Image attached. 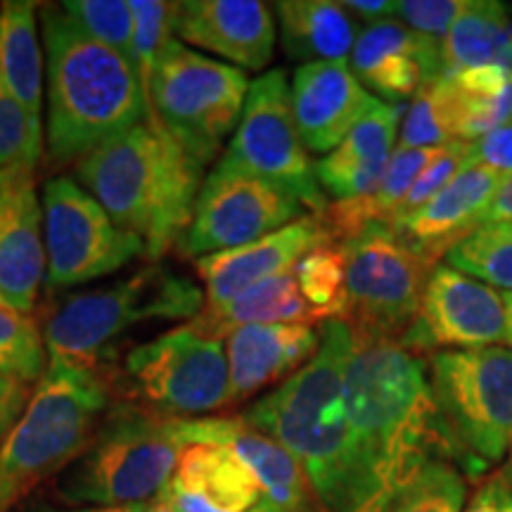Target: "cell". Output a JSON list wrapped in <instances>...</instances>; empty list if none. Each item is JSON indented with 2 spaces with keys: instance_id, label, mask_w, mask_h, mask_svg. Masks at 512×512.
I'll use <instances>...</instances> for the list:
<instances>
[{
  "instance_id": "1",
  "label": "cell",
  "mask_w": 512,
  "mask_h": 512,
  "mask_svg": "<svg viewBox=\"0 0 512 512\" xmlns=\"http://www.w3.org/2000/svg\"><path fill=\"white\" fill-rule=\"evenodd\" d=\"M344 403L356 463L351 512H389L422 465L453 458L430 366L399 339L354 337Z\"/></svg>"
},
{
  "instance_id": "2",
  "label": "cell",
  "mask_w": 512,
  "mask_h": 512,
  "mask_svg": "<svg viewBox=\"0 0 512 512\" xmlns=\"http://www.w3.org/2000/svg\"><path fill=\"white\" fill-rule=\"evenodd\" d=\"M351 351L354 332L347 320H325L316 356L240 415L297 460L325 512L354 508V441L344 403Z\"/></svg>"
},
{
  "instance_id": "3",
  "label": "cell",
  "mask_w": 512,
  "mask_h": 512,
  "mask_svg": "<svg viewBox=\"0 0 512 512\" xmlns=\"http://www.w3.org/2000/svg\"><path fill=\"white\" fill-rule=\"evenodd\" d=\"M46 48V150L55 166L79 164L150 114L131 62L79 29L60 3L38 8Z\"/></svg>"
},
{
  "instance_id": "4",
  "label": "cell",
  "mask_w": 512,
  "mask_h": 512,
  "mask_svg": "<svg viewBox=\"0 0 512 512\" xmlns=\"http://www.w3.org/2000/svg\"><path fill=\"white\" fill-rule=\"evenodd\" d=\"M202 169L155 114L100 145L76 164V178L150 259L178 249L190 228Z\"/></svg>"
},
{
  "instance_id": "5",
  "label": "cell",
  "mask_w": 512,
  "mask_h": 512,
  "mask_svg": "<svg viewBox=\"0 0 512 512\" xmlns=\"http://www.w3.org/2000/svg\"><path fill=\"white\" fill-rule=\"evenodd\" d=\"M110 411V384L98 363L48 358L27 411L0 446V512H10L43 479L69 467Z\"/></svg>"
},
{
  "instance_id": "6",
  "label": "cell",
  "mask_w": 512,
  "mask_h": 512,
  "mask_svg": "<svg viewBox=\"0 0 512 512\" xmlns=\"http://www.w3.org/2000/svg\"><path fill=\"white\" fill-rule=\"evenodd\" d=\"M169 415L117 403L100 420L91 444L60 479V496L95 508H128L152 501L174 477L183 444Z\"/></svg>"
},
{
  "instance_id": "7",
  "label": "cell",
  "mask_w": 512,
  "mask_h": 512,
  "mask_svg": "<svg viewBox=\"0 0 512 512\" xmlns=\"http://www.w3.org/2000/svg\"><path fill=\"white\" fill-rule=\"evenodd\" d=\"M207 304L202 287L166 266H145L131 278L67 297L43 325L48 358L98 363L136 325L190 320Z\"/></svg>"
},
{
  "instance_id": "8",
  "label": "cell",
  "mask_w": 512,
  "mask_h": 512,
  "mask_svg": "<svg viewBox=\"0 0 512 512\" xmlns=\"http://www.w3.org/2000/svg\"><path fill=\"white\" fill-rule=\"evenodd\" d=\"M427 366L453 458L467 477L484 475L512 448V351H439Z\"/></svg>"
},
{
  "instance_id": "9",
  "label": "cell",
  "mask_w": 512,
  "mask_h": 512,
  "mask_svg": "<svg viewBox=\"0 0 512 512\" xmlns=\"http://www.w3.org/2000/svg\"><path fill=\"white\" fill-rule=\"evenodd\" d=\"M249 93V79L238 67L214 60L174 41L152 69L147 102L178 145L207 166L235 133Z\"/></svg>"
},
{
  "instance_id": "10",
  "label": "cell",
  "mask_w": 512,
  "mask_h": 512,
  "mask_svg": "<svg viewBox=\"0 0 512 512\" xmlns=\"http://www.w3.org/2000/svg\"><path fill=\"white\" fill-rule=\"evenodd\" d=\"M219 162L287 192L309 214L323 216L328 209L309 150L297 131L283 69H271L249 83L242 119Z\"/></svg>"
},
{
  "instance_id": "11",
  "label": "cell",
  "mask_w": 512,
  "mask_h": 512,
  "mask_svg": "<svg viewBox=\"0 0 512 512\" xmlns=\"http://www.w3.org/2000/svg\"><path fill=\"white\" fill-rule=\"evenodd\" d=\"M347 256V323L356 339H399L418 316L432 268L389 223H370L342 242Z\"/></svg>"
},
{
  "instance_id": "12",
  "label": "cell",
  "mask_w": 512,
  "mask_h": 512,
  "mask_svg": "<svg viewBox=\"0 0 512 512\" xmlns=\"http://www.w3.org/2000/svg\"><path fill=\"white\" fill-rule=\"evenodd\" d=\"M128 392L169 418L202 415L233 403L226 344L188 323L140 344L126 356Z\"/></svg>"
},
{
  "instance_id": "13",
  "label": "cell",
  "mask_w": 512,
  "mask_h": 512,
  "mask_svg": "<svg viewBox=\"0 0 512 512\" xmlns=\"http://www.w3.org/2000/svg\"><path fill=\"white\" fill-rule=\"evenodd\" d=\"M41 207L46 283L53 290L86 285L147 256L143 242L121 230L91 192L72 178L60 176L43 185Z\"/></svg>"
},
{
  "instance_id": "14",
  "label": "cell",
  "mask_w": 512,
  "mask_h": 512,
  "mask_svg": "<svg viewBox=\"0 0 512 512\" xmlns=\"http://www.w3.org/2000/svg\"><path fill=\"white\" fill-rule=\"evenodd\" d=\"M306 211L287 192L219 162L202 183L178 249L195 259L226 252L304 219Z\"/></svg>"
},
{
  "instance_id": "15",
  "label": "cell",
  "mask_w": 512,
  "mask_h": 512,
  "mask_svg": "<svg viewBox=\"0 0 512 512\" xmlns=\"http://www.w3.org/2000/svg\"><path fill=\"white\" fill-rule=\"evenodd\" d=\"M508 342L503 294L448 264H437L427 275L420 309L401 337L415 354L470 351L501 347Z\"/></svg>"
},
{
  "instance_id": "16",
  "label": "cell",
  "mask_w": 512,
  "mask_h": 512,
  "mask_svg": "<svg viewBox=\"0 0 512 512\" xmlns=\"http://www.w3.org/2000/svg\"><path fill=\"white\" fill-rule=\"evenodd\" d=\"M332 242L320 216L306 214L304 219L247 245L226 249L197 259V275L204 283V306H219L240 297L249 287L264 283L275 275L294 271L311 249Z\"/></svg>"
},
{
  "instance_id": "17",
  "label": "cell",
  "mask_w": 512,
  "mask_h": 512,
  "mask_svg": "<svg viewBox=\"0 0 512 512\" xmlns=\"http://www.w3.org/2000/svg\"><path fill=\"white\" fill-rule=\"evenodd\" d=\"M349 64L363 86L394 105L444 76L439 38L394 19L368 24L356 38Z\"/></svg>"
},
{
  "instance_id": "18",
  "label": "cell",
  "mask_w": 512,
  "mask_h": 512,
  "mask_svg": "<svg viewBox=\"0 0 512 512\" xmlns=\"http://www.w3.org/2000/svg\"><path fill=\"white\" fill-rule=\"evenodd\" d=\"M290 93L302 143L318 155L335 150L380 102L356 79L349 60L302 64L294 72Z\"/></svg>"
},
{
  "instance_id": "19",
  "label": "cell",
  "mask_w": 512,
  "mask_h": 512,
  "mask_svg": "<svg viewBox=\"0 0 512 512\" xmlns=\"http://www.w3.org/2000/svg\"><path fill=\"white\" fill-rule=\"evenodd\" d=\"M178 41L219 55L242 72H261L273 60V12L259 0H185L178 10Z\"/></svg>"
},
{
  "instance_id": "20",
  "label": "cell",
  "mask_w": 512,
  "mask_h": 512,
  "mask_svg": "<svg viewBox=\"0 0 512 512\" xmlns=\"http://www.w3.org/2000/svg\"><path fill=\"white\" fill-rule=\"evenodd\" d=\"M46 273L43 207L34 188V171L17 169L0 197V304L29 316Z\"/></svg>"
},
{
  "instance_id": "21",
  "label": "cell",
  "mask_w": 512,
  "mask_h": 512,
  "mask_svg": "<svg viewBox=\"0 0 512 512\" xmlns=\"http://www.w3.org/2000/svg\"><path fill=\"white\" fill-rule=\"evenodd\" d=\"M171 425L183 446L221 444L238 453L264 486V498L283 512H311L318 505L297 460L242 418H174Z\"/></svg>"
},
{
  "instance_id": "22",
  "label": "cell",
  "mask_w": 512,
  "mask_h": 512,
  "mask_svg": "<svg viewBox=\"0 0 512 512\" xmlns=\"http://www.w3.org/2000/svg\"><path fill=\"white\" fill-rule=\"evenodd\" d=\"M501 181L503 174L489 166H465L434 200L389 226L411 245L427 266L434 268L448 249L477 228L479 216Z\"/></svg>"
},
{
  "instance_id": "23",
  "label": "cell",
  "mask_w": 512,
  "mask_h": 512,
  "mask_svg": "<svg viewBox=\"0 0 512 512\" xmlns=\"http://www.w3.org/2000/svg\"><path fill=\"white\" fill-rule=\"evenodd\" d=\"M176 512H249L264 486L238 453L221 444H190L166 486Z\"/></svg>"
},
{
  "instance_id": "24",
  "label": "cell",
  "mask_w": 512,
  "mask_h": 512,
  "mask_svg": "<svg viewBox=\"0 0 512 512\" xmlns=\"http://www.w3.org/2000/svg\"><path fill=\"white\" fill-rule=\"evenodd\" d=\"M316 325H249L226 337V358L233 403L287 380L316 356Z\"/></svg>"
},
{
  "instance_id": "25",
  "label": "cell",
  "mask_w": 512,
  "mask_h": 512,
  "mask_svg": "<svg viewBox=\"0 0 512 512\" xmlns=\"http://www.w3.org/2000/svg\"><path fill=\"white\" fill-rule=\"evenodd\" d=\"M401 117V105L377 102L335 150L313 164L325 197H335V202L356 200L377 188L394 155Z\"/></svg>"
},
{
  "instance_id": "26",
  "label": "cell",
  "mask_w": 512,
  "mask_h": 512,
  "mask_svg": "<svg viewBox=\"0 0 512 512\" xmlns=\"http://www.w3.org/2000/svg\"><path fill=\"white\" fill-rule=\"evenodd\" d=\"M318 323L299 290L297 275L287 271L249 287L240 297L219 306H204L190 328L204 337L221 339L249 325H313Z\"/></svg>"
},
{
  "instance_id": "27",
  "label": "cell",
  "mask_w": 512,
  "mask_h": 512,
  "mask_svg": "<svg viewBox=\"0 0 512 512\" xmlns=\"http://www.w3.org/2000/svg\"><path fill=\"white\" fill-rule=\"evenodd\" d=\"M273 10L278 15L280 43L290 60L304 64L349 60L358 36L342 3L280 0L273 3Z\"/></svg>"
},
{
  "instance_id": "28",
  "label": "cell",
  "mask_w": 512,
  "mask_h": 512,
  "mask_svg": "<svg viewBox=\"0 0 512 512\" xmlns=\"http://www.w3.org/2000/svg\"><path fill=\"white\" fill-rule=\"evenodd\" d=\"M38 8L34 0L0 3V79L24 110L41 119L46 60Z\"/></svg>"
},
{
  "instance_id": "29",
  "label": "cell",
  "mask_w": 512,
  "mask_h": 512,
  "mask_svg": "<svg viewBox=\"0 0 512 512\" xmlns=\"http://www.w3.org/2000/svg\"><path fill=\"white\" fill-rule=\"evenodd\" d=\"M439 147H396L392 159H389L384 176L377 183V188L368 195L356 197V200L332 202L320 216L328 228L332 242H347L354 235L368 228L370 223H389L394 219L396 209L401 207L403 197L413 188L415 178L422 174L427 164L432 162Z\"/></svg>"
},
{
  "instance_id": "30",
  "label": "cell",
  "mask_w": 512,
  "mask_h": 512,
  "mask_svg": "<svg viewBox=\"0 0 512 512\" xmlns=\"http://www.w3.org/2000/svg\"><path fill=\"white\" fill-rule=\"evenodd\" d=\"M444 76L477 67L512 69V19L498 0H465L441 38Z\"/></svg>"
},
{
  "instance_id": "31",
  "label": "cell",
  "mask_w": 512,
  "mask_h": 512,
  "mask_svg": "<svg viewBox=\"0 0 512 512\" xmlns=\"http://www.w3.org/2000/svg\"><path fill=\"white\" fill-rule=\"evenodd\" d=\"M453 138L475 143L512 117V69L477 67L441 76Z\"/></svg>"
},
{
  "instance_id": "32",
  "label": "cell",
  "mask_w": 512,
  "mask_h": 512,
  "mask_svg": "<svg viewBox=\"0 0 512 512\" xmlns=\"http://www.w3.org/2000/svg\"><path fill=\"white\" fill-rule=\"evenodd\" d=\"M299 290L316 320H344L349 309L347 256L339 242H325L294 266Z\"/></svg>"
},
{
  "instance_id": "33",
  "label": "cell",
  "mask_w": 512,
  "mask_h": 512,
  "mask_svg": "<svg viewBox=\"0 0 512 512\" xmlns=\"http://www.w3.org/2000/svg\"><path fill=\"white\" fill-rule=\"evenodd\" d=\"M446 264L479 283L512 292V223H489L446 252Z\"/></svg>"
},
{
  "instance_id": "34",
  "label": "cell",
  "mask_w": 512,
  "mask_h": 512,
  "mask_svg": "<svg viewBox=\"0 0 512 512\" xmlns=\"http://www.w3.org/2000/svg\"><path fill=\"white\" fill-rule=\"evenodd\" d=\"M467 482L460 467L437 458L403 486L389 512H465Z\"/></svg>"
},
{
  "instance_id": "35",
  "label": "cell",
  "mask_w": 512,
  "mask_h": 512,
  "mask_svg": "<svg viewBox=\"0 0 512 512\" xmlns=\"http://www.w3.org/2000/svg\"><path fill=\"white\" fill-rule=\"evenodd\" d=\"M48 368V351L36 320L0 304V370L38 382Z\"/></svg>"
},
{
  "instance_id": "36",
  "label": "cell",
  "mask_w": 512,
  "mask_h": 512,
  "mask_svg": "<svg viewBox=\"0 0 512 512\" xmlns=\"http://www.w3.org/2000/svg\"><path fill=\"white\" fill-rule=\"evenodd\" d=\"M43 124L19 105L0 79V169L34 171L43 157Z\"/></svg>"
},
{
  "instance_id": "37",
  "label": "cell",
  "mask_w": 512,
  "mask_h": 512,
  "mask_svg": "<svg viewBox=\"0 0 512 512\" xmlns=\"http://www.w3.org/2000/svg\"><path fill=\"white\" fill-rule=\"evenodd\" d=\"M133 64L143 83L145 95L150 86L152 69L162 50L176 38L178 10L181 3H164V0H133Z\"/></svg>"
},
{
  "instance_id": "38",
  "label": "cell",
  "mask_w": 512,
  "mask_h": 512,
  "mask_svg": "<svg viewBox=\"0 0 512 512\" xmlns=\"http://www.w3.org/2000/svg\"><path fill=\"white\" fill-rule=\"evenodd\" d=\"M62 10L79 24V29L102 43L117 50L133 64V10L124 0H67L60 3ZM136 67V64H133Z\"/></svg>"
},
{
  "instance_id": "39",
  "label": "cell",
  "mask_w": 512,
  "mask_h": 512,
  "mask_svg": "<svg viewBox=\"0 0 512 512\" xmlns=\"http://www.w3.org/2000/svg\"><path fill=\"white\" fill-rule=\"evenodd\" d=\"M448 143H456V138L448 117L444 86L437 79L422 88L408 105L406 117L401 121V147L420 150V147H441Z\"/></svg>"
},
{
  "instance_id": "40",
  "label": "cell",
  "mask_w": 512,
  "mask_h": 512,
  "mask_svg": "<svg viewBox=\"0 0 512 512\" xmlns=\"http://www.w3.org/2000/svg\"><path fill=\"white\" fill-rule=\"evenodd\" d=\"M465 166H470V143H460V140H456V143L441 145L432 162L422 169V174L418 178H415L413 188L408 190L406 197H403L401 207L396 209L394 219L389 223L406 219L413 211L425 207V204L434 200V197H437L439 192L465 169Z\"/></svg>"
},
{
  "instance_id": "41",
  "label": "cell",
  "mask_w": 512,
  "mask_h": 512,
  "mask_svg": "<svg viewBox=\"0 0 512 512\" xmlns=\"http://www.w3.org/2000/svg\"><path fill=\"white\" fill-rule=\"evenodd\" d=\"M463 5L465 0H401L396 3V17H401V22L418 34L441 41Z\"/></svg>"
},
{
  "instance_id": "42",
  "label": "cell",
  "mask_w": 512,
  "mask_h": 512,
  "mask_svg": "<svg viewBox=\"0 0 512 512\" xmlns=\"http://www.w3.org/2000/svg\"><path fill=\"white\" fill-rule=\"evenodd\" d=\"M472 164L489 166L503 176L512 174V117L496 131L470 143V166Z\"/></svg>"
},
{
  "instance_id": "43",
  "label": "cell",
  "mask_w": 512,
  "mask_h": 512,
  "mask_svg": "<svg viewBox=\"0 0 512 512\" xmlns=\"http://www.w3.org/2000/svg\"><path fill=\"white\" fill-rule=\"evenodd\" d=\"M29 387L31 384L22 380V377L0 370V446L8 439V434L15 430L22 413L27 411L31 394H34V389Z\"/></svg>"
},
{
  "instance_id": "44",
  "label": "cell",
  "mask_w": 512,
  "mask_h": 512,
  "mask_svg": "<svg viewBox=\"0 0 512 512\" xmlns=\"http://www.w3.org/2000/svg\"><path fill=\"white\" fill-rule=\"evenodd\" d=\"M465 512H512V489L496 472L472 494Z\"/></svg>"
},
{
  "instance_id": "45",
  "label": "cell",
  "mask_w": 512,
  "mask_h": 512,
  "mask_svg": "<svg viewBox=\"0 0 512 512\" xmlns=\"http://www.w3.org/2000/svg\"><path fill=\"white\" fill-rule=\"evenodd\" d=\"M489 223H512V174L503 176L494 197L486 204L482 216H479V226H489Z\"/></svg>"
},
{
  "instance_id": "46",
  "label": "cell",
  "mask_w": 512,
  "mask_h": 512,
  "mask_svg": "<svg viewBox=\"0 0 512 512\" xmlns=\"http://www.w3.org/2000/svg\"><path fill=\"white\" fill-rule=\"evenodd\" d=\"M342 5L354 12V15L370 19V24L396 15V3H392V0H347Z\"/></svg>"
},
{
  "instance_id": "47",
  "label": "cell",
  "mask_w": 512,
  "mask_h": 512,
  "mask_svg": "<svg viewBox=\"0 0 512 512\" xmlns=\"http://www.w3.org/2000/svg\"><path fill=\"white\" fill-rule=\"evenodd\" d=\"M136 512H176V508H174V503H171L169 491L164 489L162 494L152 498V501L136 505Z\"/></svg>"
},
{
  "instance_id": "48",
  "label": "cell",
  "mask_w": 512,
  "mask_h": 512,
  "mask_svg": "<svg viewBox=\"0 0 512 512\" xmlns=\"http://www.w3.org/2000/svg\"><path fill=\"white\" fill-rule=\"evenodd\" d=\"M29 512H136V505H128V508H79V510H53V508H36Z\"/></svg>"
},
{
  "instance_id": "49",
  "label": "cell",
  "mask_w": 512,
  "mask_h": 512,
  "mask_svg": "<svg viewBox=\"0 0 512 512\" xmlns=\"http://www.w3.org/2000/svg\"><path fill=\"white\" fill-rule=\"evenodd\" d=\"M505 320H508V344L512 347V292H503Z\"/></svg>"
},
{
  "instance_id": "50",
  "label": "cell",
  "mask_w": 512,
  "mask_h": 512,
  "mask_svg": "<svg viewBox=\"0 0 512 512\" xmlns=\"http://www.w3.org/2000/svg\"><path fill=\"white\" fill-rule=\"evenodd\" d=\"M498 475H501L505 479V484H508L510 489H512V448H510L508 458L503 460V467H501V470H498Z\"/></svg>"
},
{
  "instance_id": "51",
  "label": "cell",
  "mask_w": 512,
  "mask_h": 512,
  "mask_svg": "<svg viewBox=\"0 0 512 512\" xmlns=\"http://www.w3.org/2000/svg\"><path fill=\"white\" fill-rule=\"evenodd\" d=\"M15 174H17V169H0V197H3L5 188H8L12 178H15Z\"/></svg>"
},
{
  "instance_id": "52",
  "label": "cell",
  "mask_w": 512,
  "mask_h": 512,
  "mask_svg": "<svg viewBox=\"0 0 512 512\" xmlns=\"http://www.w3.org/2000/svg\"><path fill=\"white\" fill-rule=\"evenodd\" d=\"M249 512H283V510H280L278 505H273L271 501H268V498H261V503L254 505V508Z\"/></svg>"
}]
</instances>
